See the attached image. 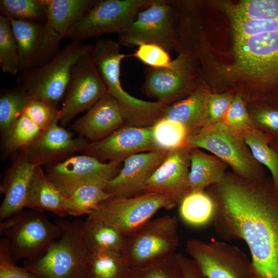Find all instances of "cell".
Wrapping results in <instances>:
<instances>
[{
    "label": "cell",
    "instance_id": "3",
    "mask_svg": "<svg viewBox=\"0 0 278 278\" xmlns=\"http://www.w3.org/2000/svg\"><path fill=\"white\" fill-rule=\"evenodd\" d=\"M92 59L105 84L107 92L117 100L126 125L152 126L162 118L168 105L161 101L136 98L125 91L120 81L122 60L129 55L121 52L120 45L110 38L98 40L93 44Z\"/></svg>",
    "mask_w": 278,
    "mask_h": 278
},
{
    "label": "cell",
    "instance_id": "39",
    "mask_svg": "<svg viewBox=\"0 0 278 278\" xmlns=\"http://www.w3.org/2000/svg\"><path fill=\"white\" fill-rule=\"evenodd\" d=\"M23 114L42 131L60 122L61 118L60 110L57 106L45 100L31 97L25 107Z\"/></svg>",
    "mask_w": 278,
    "mask_h": 278
},
{
    "label": "cell",
    "instance_id": "9",
    "mask_svg": "<svg viewBox=\"0 0 278 278\" xmlns=\"http://www.w3.org/2000/svg\"><path fill=\"white\" fill-rule=\"evenodd\" d=\"M117 42L127 47L155 44L168 52L176 48L178 39L174 2L153 0L138 12L128 28L118 35Z\"/></svg>",
    "mask_w": 278,
    "mask_h": 278
},
{
    "label": "cell",
    "instance_id": "42",
    "mask_svg": "<svg viewBox=\"0 0 278 278\" xmlns=\"http://www.w3.org/2000/svg\"><path fill=\"white\" fill-rule=\"evenodd\" d=\"M222 122L240 134L251 127L245 103L239 95H237L233 98Z\"/></svg>",
    "mask_w": 278,
    "mask_h": 278
},
{
    "label": "cell",
    "instance_id": "29",
    "mask_svg": "<svg viewBox=\"0 0 278 278\" xmlns=\"http://www.w3.org/2000/svg\"><path fill=\"white\" fill-rule=\"evenodd\" d=\"M129 268L121 252L90 251L87 278H127Z\"/></svg>",
    "mask_w": 278,
    "mask_h": 278
},
{
    "label": "cell",
    "instance_id": "45",
    "mask_svg": "<svg viewBox=\"0 0 278 278\" xmlns=\"http://www.w3.org/2000/svg\"><path fill=\"white\" fill-rule=\"evenodd\" d=\"M177 256L184 278H207L191 258L181 253Z\"/></svg>",
    "mask_w": 278,
    "mask_h": 278
},
{
    "label": "cell",
    "instance_id": "33",
    "mask_svg": "<svg viewBox=\"0 0 278 278\" xmlns=\"http://www.w3.org/2000/svg\"><path fill=\"white\" fill-rule=\"evenodd\" d=\"M240 134L254 159L271 172L273 185L278 192V154L268 146L263 134L252 127Z\"/></svg>",
    "mask_w": 278,
    "mask_h": 278
},
{
    "label": "cell",
    "instance_id": "10",
    "mask_svg": "<svg viewBox=\"0 0 278 278\" xmlns=\"http://www.w3.org/2000/svg\"><path fill=\"white\" fill-rule=\"evenodd\" d=\"M153 0H96L88 13L70 30L66 38L82 41L106 33L125 32L137 14Z\"/></svg>",
    "mask_w": 278,
    "mask_h": 278
},
{
    "label": "cell",
    "instance_id": "28",
    "mask_svg": "<svg viewBox=\"0 0 278 278\" xmlns=\"http://www.w3.org/2000/svg\"><path fill=\"white\" fill-rule=\"evenodd\" d=\"M107 181L81 184L72 189L67 198L68 215L79 217L90 214L101 202L111 197L104 190Z\"/></svg>",
    "mask_w": 278,
    "mask_h": 278
},
{
    "label": "cell",
    "instance_id": "30",
    "mask_svg": "<svg viewBox=\"0 0 278 278\" xmlns=\"http://www.w3.org/2000/svg\"><path fill=\"white\" fill-rule=\"evenodd\" d=\"M179 205L180 216L189 225L202 227L213 221L215 203L210 195L204 191L190 192Z\"/></svg>",
    "mask_w": 278,
    "mask_h": 278
},
{
    "label": "cell",
    "instance_id": "44",
    "mask_svg": "<svg viewBox=\"0 0 278 278\" xmlns=\"http://www.w3.org/2000/svg\"><path fill=\"white\" fill-rule=\"evenodd\" d=\"M233 99L229 94L210 95L207 102V124L223 121Z\"/></svg>",
    "mask_w": 278,
    "mask_h": 278
},
{
    "label": "cell",
    "instance_id": "8",
    "mask_svg": "<svg viewBox=\"0 0 278 278\" xmlns=\"http://www.w3.org/2000/svg\"><path fill=\"white\" fill-rule=\"evenodd\" d=\"M187 147L209 151L229 165L235 175L241 178L254 180L261 178L257 161L242 135L223 122L206 125L190 137Z\"/></svg>",
    "mask_w": 278,
    "mask_h": 278
},
{
    "label": "cell",
    "instance_id": "5",
    "mask_svg": "<svg viewBox=\"0 0 278 278\" xmlns=\"http://www.w3.org/2000/svg\"><path fill=\"white\" fill-rule=\"evenodd\" d=\"M61 232L59 224L44 212L23 210L0 222V234L15 261L32 259L41 254Z\"/></svg>",
    "mask_w": 278,
    "mask_h": 278
},
{
    "label": "cell",
    "instance_id": "37",
    "mask_svg": "<svg viewBox=\"0 0 278 278\" xmlns=\"http://www.w3.org/2000/svg\"><path fill=\"white\" fill-rule=\"evenodd\" d=\"M42 131L25 115L13 124L4 135L6 150L9 152L24 150L38 138Z\"/></svg>",
    "mask_w": 278,
    "mask_h": 278
},
{
    "label": "cell",
    "instance_id": "20",
    "mask_svg": "<svg viewBox=\"0 0 278 278\" xmlns=\"http://www.w3.org/2000/svg\"><path fill=\"white\" fill-rule=\"evenodd\" d=\"M88 144L83 137L74 138L56 123L41 132L34 142L23 150L24 155L30 162L41 166L57 163L68 155L82 151Z\"/></svg>",
    "mask_w": 278,
    "mask_h": 278
},
{
    "label": "cell",
    "instance_id": "18",
    "mask_svg": "<svg viewBox=\"0 0 278 278\" xmlns=\"http://www.w3.org/2000/svg\"><path fill=\"white\" fill-rule=\"evenodd\" d=\"M189 59L181 55L164 68L146 67L141 90L146 96L168 106L187 92L191 85Z\"/></svg>",
    "mask_w": 278,
    "mask_h": 278
},
{
    "label": "cell",
    "instance_id": "46",
    "mask_svg": "<svg viewBox=\"0 0 278 278\" xmlns=\"http://www.w3.org/2000/svg\"><path fill=\"white\" fill-rule=\"evenodd\" d=\"M254 119L263 127L278 132V111L263 110L255 114Z\"/></svg>",
    "mask_w": 278,
    "mask_h": 278
},
{
    "label": "cell",
    "instance_id": "23",
    "mask_svg": "<svg viewBox=\"0 0 278 278\" xmlns=\"http://www.w3.org/2000/svg\"><path fill=\"white\" fill-rule=\"evenodd\" d=\"M209 96L205 89L197 88L185 98L168 106L162 118L183 125L189 139L208 124Z\"/></svg>",
    "mask_w": 278,
    "mask_h": 278
},
{
    "label": "cell",
    "instance_id": "13",
    "mask_svg": "<svg viewBox=\"0 0 278 278\" xmlns=\"http://www.w3.org/2000/svg\"><path fill=\"white\" fill-rule=\"evenodd\" d=\"M9 21L18 45L21 72L46 63L61 50L62 39L48 21Z\"/></svg>",
    "mask_w": 278,
    "mask_h": 278
},
{
    "label": "cell",
    "instance_id": "43",
    "mask_svg": "<svg viewBox=\"0 0 278 278\" xmlns=\"http://www.w3.org/2000/svg\"><path fill=\"white\" fill-rule=\"evenodd\" d=\"M0 278H33L10 256L4 239H0Z\"/></svg>",
    "mask_w": 278,
    "mask_h": 278
},
{
    "label": "cell",
    "instance_id": "38",
    "mask_svg": "<svg viewBox=\"0 0 278 278\" xmlns=\"http://www.w3.org/2000/svg\"><path fill=\"white\" fill-rule=\"evenodd\" d=\"M127 278H184L175 253L151 265L130 268Z\"/></svg>",
    "mask_w": 278,
    "mask_h": 278
},
{
    "label": "cell",
    "instance_id": "14",
    "mask_svg": "<svg viewBox=\"0 0 278 278\" xmlns=\"http://www.w3.org/2000/svg\"><path fill=\"white\" fill-rule=\"evenodd\" d=\"M121 162L103 163L86 155L67 158L52 165L46 174L65 196L76 186L93 181H107L117 174Z\"/></svg>",
    "mask_w": 278,
    "mask_h": 278
},
{
    "label": "cell",
    "instance_id": "24",
    "mask_svg": "<svg viewBox=\"0 0 278 278\" xmlns=\"http://www.w3.org/2000/svg\"><path fill=\"white\" fill-rule=\"evenodd\" d=\"M25 208L49 212L63 217L68 215L67 198L38 165L30 185Z\"/></svg>",
    "mask_w": 278,
    "mask_h": 278
},
{
    "label": "cell",
    "instance_id": "34",
    "mask_svg": "<svg viewBox=\"0 0 278 278\" xmlns=\"http://www.w3.org/2000/svg\"><path fill=\"white\" fill-rule=\"evenodd\" d=\"M31 96L21 89L3 90L0 96V126L4 136L23 115Z\"/></svg>",
    "mask_w": 278,
    "mask_h": 278
},
{
    "label": "cell",
    "instance_id": "22",
    "mask_svg": "<svg viewBox=\"0 0 278 278\" xmlns=\"http://www.w3.org/2000/svg\"><path fill=\"white\" fill-rule=\"evenodd\" d=\"M38 165L24 154L14 161L1 186L4 194L0 207L1 221L25 208L30 185Z\"/></svg>",
    "mask_w": 278,
    "mask_h": 278
},
{
    "label": "cell",
    "instance_id": "16",
    "mask_svg": "<svg viewBox=\"0 0 278 278\" xmlns=\"http://www.w3.org/2000/svg\"><path fill=\"white\" fill-rule=\"evenodd\" d=\"M156 150L151 126L124 125L106 137L89 143L82 151L99 161L122 162L134 154Z\"/></svg>",
    "mask_w": 278,
    "mask_h": 278
},
{
    "label": "cell",
    "instance_id": "26",
    "mask_svg": "<svg viewBox=\"0 0 278 278\" xmlns=\"http://www.w3.org/2000/svg\"><path fill=\"white\" fill-rule=\"evenodd\" d=\"M189 181L193 191H204L220 182L225 173V164L217 157L207 154L199 148L190 149Z\"/></svg>",
    "mask_w": 278,
    "mask_h": 278
},
{
    "label": "cell",
    "instance_id": "6",
    "mask_svg": "<svg viewBox=\"0 0 278 278\" xmlns=\"http://www.w3.org/2000/svg\"><path fill=\"white\" fill-rule=\"evenodd\" d=\"M176 216L152 219L126 236L122 254L130 268H141L176 253L180 245Z\"/></svg>",
    "mask_w": 278,
    "mask_h": 278
},
{
    "label": "cell",
    "instance_id": "7",
    "mask_svg": "<svg viewBox=\"0 0 278 278\" xmlns=\"http://www.w3.org/2000/svg\"><path fill=\"white\" fill-rule=\"evenodd\" d=\"M178 204L163 195L143 192L131 197H110L101 202L88 217L106 223L125 236L135 232L160 209Z\"/></svg>",
    "mask_w": 278,
    "mask_h": 278
},
{
    "label": "cell",
    "instance_id": "12",
    "mask_svg": "<svg viewBox=\"0 0 278 278\" xmlns=\"http://www.w3.org/2000/svg\"><path fill=\"white\" fill-rule=\"evenodd\" d=\"M92 49L80 58L73 68L60 109L62 126L68 124L79 113L89 110L107 93L92 59Z\"/></svg>",
    "mask_w": 278,
    "mask_h": 278
},
{
    "label": "cell",
    "instance_id": "11",
    "mask_svg": "<svg viewBox=\"0 0 278 278\" xmlns=\"http://www.w3.org/2000/svg\"><path fill=\"white\" fill-rule=\"evenodd\" d=\"M185 251L207 278H254L251 260L235 246L192 238L186 241Z\"/></svg>",
    "mask_w": 278,
    "mask_h": 278
},
{
    "label": "cell",
    "instance_id": "35",
    "mask_svg": "<svg viewBox=\"0 0 278 278\" xmlns=\"http://www.w3.org/2000/svg\"><path fill=\"white\" fill-rule=\"evenodd\" d=\"M0 65L4 73L17 76L21 71L18 45L9 20L0 15Z\"/></svg>",
    "mask_w": 278,
    "mask_h": 278
},
{
    "label": "cell",
    "instance_id": "15",
    "mask_svg": "<svg viewBox=\"0 0 278 278\" xmlns=\"http://www.w3.org/2000/svg\"><path fill=\"white\" fill-rule=\"evenodd\" d=\"M234 41L236 64L240 70L264 78L278 76V32Z\"/></svg>",
    "mask_w": 278,
    "mask_h": 278
},
{
    "label": "cell",
    "instance_id": "25",
    "mask_svg": "<svg viewBox=\"0 0 278 278\" xmlns=\"http://www.w3.org/2000/svg\"><path fill=\"white\" fill-rule=\"evenodd\" d=\"M96 0H46L47 21L62 39L91 10Z\"/></svg>",
    "mask_w": 278,
    "mask_h": 278
},
{
    "label": "cell",
    "instance_id": "40",
    "mask_svg": "<svg viewBox=\"0 0 278 278\" xmlns=\"http://www.w3.org/2000/svg\"><path fill=\"white\" fill-rule=\"evenodd\" d=\"M234 39L247 38L268 32H278V20H246L233 19Z\"/></svg>",
    "mask_w": 278,
    "mask_h": 278
},
{
    "label": "cell",
    "instance_id": "4",
    "mask_svg": "<svg viewBox=\"0 0 278 278\" xmlns=\"http://www.w3.org/2000/svg\"><path fill=\"white\" fill-rule=\"evenodd\" d=\"M92 47V44L71 41L46 63L20 72L16 79L18 88L31 97L57 106L64 97L75 64Z\"/></svg>",
    "mask_w": 278,
    "mask_h": 278
},
{
    "label": "cell",
    "instance_id": "36",
    "mask_svg": "<svg viewBox=\"0 0 278 278\" xmlns=\"http://www.w3.org/2000/svg\"><path fill=\"white\" fill-rule=\"evenodd\" d=\"M230 11L233 19L278 20V0L243 1L233 7Z\"/></svg>",
    "mask_w": 278,
    "mask_h": 278
},
{
    "label": "cell",
    "instance_id": "17",
    "mask_svg": "<svg viewBox=\"0 0 278 278\" xmlns=\"http://www.w3.org/2000/svg\"><path fill=\"white\" fill-rule=\"evenodd\" d=\"M190 166V148L188 147L168 152L163 162L146 182L143 192L165 195L179 205L191 192Z\"/></svg>",
    "mask_w": 278,
    "mask_h": 278
},
{
    "label": "cell",
    "instance_id": "2",
    "mask_svg": "<svg viewBox=\"0 0 278 278\" xmlns=\"http://www.w3.org/2000/svg\"><path fill=\"white\" fill-rule=\"evenodd\" d=\"M60 236L36 257L23 260L33 278H87L90 251L83 235L84 221L58 219Z\"/></svg>",
    "mask_w": 278,
    "mask_h": 278
},
{
    "label": "cell",
    "instance_id": "32",
    "mask_svg": "<svg viewBox=\"0 0 278 278\" xmlns=\"http://www.w3.org/2000/svg\"><path fill=\"white\" fill-rule=\"evenodd\" d=\"M1 16L9 20L47 22L46 0H1Z\"/></svg>",
    "mask_w": 278,
    "mask_h": 278
},
{
    "label": "cell",
    "instance_id": "41",
    "mask_svg": "<svg viewBox=\"0 0 278 278\" xmlns=\"http://www.w3.org/2000/svg\"><path fill=\"white\" fill-rule=\"evenodd\" d=\"M137 47V49L132 56L149 67H166L169 66L172 62L168 52L158 45L143 43Z\"/></svg>",
    "mask_w": 278,
    "mask_h": 278
},
{
    "label": "cell",
    "instance_id": "1",
    "mask_svg": "<svg viewBox=\"0 0 278 278\" xmlns=\"http://www.w3.org/2000/svg\"><path fill=\"white\" fill-rule=\"evenodd\" d=\"M208 188L215 203L217 234L245 242L254 278H278V192L273 184L225 173Z\"/></svg>",
    "mask_w": 278,
    "mask_h": 278
},
{
    "label": "cell",
    "instance_id": "27",
    "mask_svg": "<svg viewBox=\"0 0 278 278\" xmlns=\"http://www.w3.org/2000/svg\"><path fill=\"white\" fill-rule=\"evenodd\" d=\"M83 235L90 251L121 252L126 239V236L113 227L88 217L83 222Z\"/></svg>",
    "mask_w": 278,
    "mask_h": 278
},
{
    "label": "cell",
    "instance_id": "31",
    "mask_svg": "<svg viewBox=\"0 0 278 278\" xmlns=\"http://www.w3.org/2000/svg\"><path fill=\"white\" fill-rule=\"evenodd\" d=\"M151 132L156 150L169 152L187 147L188 134L181 124L162 118L151 126Z\"/></svg>",
    "mask_w": 278,
    "mask_h": 278
},
{
    "label": "cell",
    "instance_id": "21",
    "mask_svg": "<svg viewBox=\"0 0 278 278\" xmlns=\"http://www.w3.org/2000/svg\"><path fill=\"white\" fill-rule=\"evenodd\" d=\"M124 125L125 120L117 100L107 92L75 121L73 128L81 137L94 142L106 137Z\"/></svg>",
    "mask_w": 278,
    "mask_h": 278
},
{
    "label": "cell",
    "instance_id": "19",
    "mask_svg": "<svg viewBox=\"0 0 278 278\" xmlns=\"http://www.w3.org/2000/svg\"><path fill=\"white\" fill-rule=\"evenodd\" d=\"M168 152L153 150L132 155L123 167L107 181L104 190L111 197H131L143 193L149 178L164 160Z\"/></svg>",
    "mask_w": 278,
    "mask_h": 278
}]
</instances>
